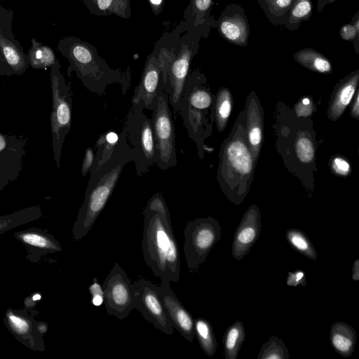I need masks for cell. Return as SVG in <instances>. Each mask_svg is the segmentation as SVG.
Segmentation results:
<instances>
[{
    "label": "cell",
    "mask_w": 359,
    "mask_h": 359,
    "mask_svg": "<svg viewBox=\"0 0 359 359\" xmlns=\"http://www.w3.org/2000/svg\"><path fill=\"white\" fill-rule=\"evenodd\" d=\"M112 2V0H97V5L100 9H107Z\"/></svg>",
    "instance_id": "b9f144b4"
},
{
    "label": "cell",
    "mask_w": 359,
    "mask_h": 359,
    "mask_svg": "<svg viewBox=\"0 0 359 359\" xmlns=\"http://www.w3.org/2000/svg\"><path fill=\"white\" fill-rule=\"evenodd\" d=\"M165 82L155 64L147 66L132 98L133 104H140L144 109L153 110L158 97L165 91Z\"/></svg>",
    "instance_id": "7c38bea8"
},
{
    "label": "cell",
    "mask_w": 359,
    "mask_h": 359,
    "mask_svg": "<svg viewBox=\"0 0 359 359\" xmlns=\"http://www.w3.org/2000/svg\"><path fill=\"white\" fill-rule=\"evenodd\" d=\"M292 0H276L277 4L281 7L285 8L290 5Z\"/></svg>",
    "instance_id": "7bdbcfd3"
},
{
    "label": "cell",
    "mask_w": 359,
    "mask_h": 359,
    "mask_svg": "<svg viewBox=\"0 0 359 359\" xmlns=\"http://www.w3.org/2000/svg\"><path fill=\"white\" fill-rule=\"evenodd\" d=\"M302 104H304V105H308L310 104V100L309 98H304L302 100Z\"/></svg>",
    "instance_id": "f6af8a7d"
},
{
    "label": "cell",
    "mask_w": 359,
    "mask_h": 359,
    "mask_svg": "<svg viewBox=\"0 0 359 359\" xmlns=\"http://www.w3.org/2000/svg\"><path fill=\"white\" fill-rule=\"evenodd\" d=\"M286 284L288 286L297 287L306 285V279L305 273L302 270H297L294 272H289L286 280Z\"/></svg>",
    "instance_id": "1f68e13d"
},
{
    "label": "cell",
    "mask_w": 359,
    "mask_h": 359,
    "mask_svg": "<svg viewBox=\"0 0 359 359\" xmlns=\"http://www.w3.org/2000/svg\"><path fill=\"white\" fill-rule=\"evenodd\" d=\"M0 53L14 75H22L29 66L27 54L25 53L19 41L6 37L1 29Z\"/></svg>",
    "instance_id": "4fadbf2b"
},
{
    "label": "cell",
    "mask_w": 359,
    "mask_h": 359,
    "mask_svg": "<svg viewBox=\"0 0 359 359\" xmlns=\"http://www.w3.org/2000/svg\"><path fill=\"white\" fill-rule=\"evenodd\" d=\"M27 54L29 65L33 69H43L52 67L59 62L53 49L32 38Z\"/></svg>",
    "instance_id": "e0dca14e"
},
{
    "label": "cell",
    "mask_w": 359,
    "mask_h": 359,
    "mask_svg": "<svg viewBox=\"0 0 359 359\" xmlns=\"http://www.w3.org/2000/svg\"><path fill=\"white\" fill-rule=\"evenodd\" d=\"M245 339L242 321L237 320L230 325L223 337L224 353L226 359H236Z\"/></svg>",
    "instance_id": "ac0fdd59"
},
{
    "label": "cell",
    "mask_w": 359,
    "mask_h": 359,
    "mask_svg": "<svg viewBox=\"0 0 359 359\" xmlns=\"http://www.w3.org/2000/svg\"><path fill=\"white\" fill-rule=\"evenodd\" d=\"M194 334L203 352L208 356L214 355L217 343L211 323L203 318L194 319Z\"/></svg>",
    "instance_id": "d6986e66"
},
{
    "label": "cell",
    "mask_w": 359,
    "mask_h": 359,
    "mask_svg": "<svg viewBox=\"0 0 359 359\" xmlns=\"http://www.w3.org/2000/svg\"><path fill=\"white\" fill-rule=\"evenodd\" d=\"M8 316L11 326L18 333L24 334L29 330V324L25 320L13 313H9Z\"/></svg>",
    "instance_id": "d6a6232c"
},
{
    "label": "cell",
    "mask_w": 359,
    "mask_h": 359,
    "mask_svg": "<svg viewBox=\"0 0 359 359\" xmlns=\"http://www.w3.org/2000/svg\"><path fill=\"white\" fill-rule=\"evenodd\" d=\"M165 91L158 97L152 110L151 122L156 146L155 164L166 170L177 165L175 126Z\"/></svg>",
    "instance_id": "8992f818"
},
{
    "label": "cell",
    "mask_w": 359,
    "mask_h": 359,
    "mask_svg": "<svg viewBox=\"0 0 359 359\" xmlns=\"http://www.w3.org/2000/svg\"><path fill=\"white\" fill-rule=\"evenodd\" d=\"M95 153L93 149L91 147H88L86 149L85 155L83 157V160L81 164V175L83 177H85L89 172L91 168L93 160H94Z\"/></svg>",
    "instance_id": "836d02e7"
},
{
    "label": "cell",
    "mask_w": 359,
    "mask_h": 359,
    "mask_svg": "<svg viewBox=\"0 0 359 359\" xmlns=\"http://www.w3.org/2000/svg\"><path fill=\"white\" fill-rule=\"evenodd\" d=\"M330 342L336 352L343 357H349L355 349L356 332L344 322L334 323L330 331Z\"/></svg>",
    "instance_id": "5bb4252c"
},
{
    "label": "cell",
    "mask_w": 359,
    "mask_h": 359,
    "mask_svg": "<svg viewBox=\"0 0 359 359\" xmlns=\"http://www.w3.org/2000/svg\"><path fill=\"white\" fill-rule=\"evenodd\" d=\"M184 235L186 263L189 273H194L221 238V226L218 221L211 217L197 218L187 223Z\"/></svg>",
    "instance_id": "5b68a950"
},
{
    "label": "cell",
    "mask_w": 359,
    "mask_h": 359,
    "mask_svg": "<svg viewBox=\"0 0 359 359\" xmlns=\"http://www.w3.org/2000/svg\"><path fill=\"white\" fill-rule=\"evenodd\" d=\"M333 168L337 173L343 175H347L350 170L349 164L341 158H337L334 160Z\"/></svg>",
    "instance_id": "e575fe53"
},
{
    "label": "cell",
    "mask_w": 359,
    "mask_h": 359,
    "mask_svg": "<svg viewBox=\"0 0 359 359\" xmlns=\"http://www.w3.org/2000/svg\"><path fill=\"white\" fill-rule=\"evenodd\" d=\"M118 135L111 131L102 134L97 139L95 147L94 160L90 170V173L97 170L112 154L117 144Z\"/></svg>",
    "instance_id": "ffe728a7"
},
{
    "label": "cell",
    "mask_w": 359,
    "mask_h": 359,
    "mask_svg": "<svg viewBox=\"0 0 359 359\" xmlns=\"http://www.w3.org/2000/svg\"><path fill=\"white\" fill-rule=\"evenodd\" d=\"M249 140L251 144L258 145L262 140V132L259 128L255 127L252 128L249 133Z\"/></svg>",
    "instance_id": "8d00e7d4"
},
{
    "label": "cell",
    "mask_w": 359,
    "mask_h": 359,
    "mask_svg": "<svg viewBox=\"0 0 359 359\" xmlns=\"http://www.w3.org/2000/svg\"><path fill=\"white\" fill-rule=\"evenodd\" d=\"M25 149H7L0 152V191L15 181L23 167Z\"/></svg>",
    "instance_id": "9a60e30c"
},
{
    "label": "cell",
    "mask_w": 359,
    "mask_h": 359,
    "mask_svg": "<svg viewBox=\"0 0 359 359\" xmlns=\"http://www.w3.org/2000/svg\"><path fill=\"white\" fill-rule=\"evenodd\" d=\"M13 20V11L0 5V29L4 36L9 39H15V37L12 30Z\"/></svg>",
    "instance_id": "4316f807"
},
{
    "label": "cell",
    "mask_w": 359,
    "mask_h": 359,
    "mask_svg": "<svg viewBox=\"0 0 359 359\" xmlns=\"http://www.w3.org/2000/svg\"><path fill=\"white\" fill-rule=\"evenodd\" d=\"M225 154L230 165L237 173L246 176L251 172L252 157L243 142L238 140L231 142L226 148Z\"/></svg>",
    "instance_id": "2e32d148"
},
{
    "label": "cell",
    "mask_w": 359,
    "mask_h": 359,
    "mask_svg": "<svg viewBox=\"0 0 359 359\" xmlns=\"http://www.w3.org/2000/svg\"><path fill=\"white\" fill-rule=\"evenodd\" d=\"M60 63L50 68L52 111L50 132L54 159L57 168L60 167L62 146L72 125V93L61 74Z\"/></svg>",
    "instance_id": "277c9868"
},
{
    "label": "cell",
    "mask_w": 359,
    "mask_h": 359,
    "mask_svg": "<svg viewBox=\"0 0 359 359\" xmlns=\"http://www.w3.org/2000/svg\"><path fill=\"white\" fill-rule=\"evenodd\" d=\"M285 236L288 243L296 251L310 259H317V252L313 245L303 231L298 229H290L286 231Z\"/></svg>",
    "instance_id": "44dd1931"
},
{
    "label": "cell",
    "mask_w": 359,
    "mask_h": 359,
    "mask_svg": "<svg viewBox=\"0 0 359 359\" xmlns=\"http://www.w3.org/2000/svg\"><path fill=\"white\" fill-rule=\"evenodd\" d=\"M144 109L140 104L132 103L123 128L139 176L147 173L156 163L151 118L145 115Z\"/></svg>",
    "instance_id": "3957f363"
},
{
    "label": "cell",
    "mask_w": 359,
    "mask_h": 359,
    "mask_svg": "<svg viewBox=\"0 0 359 359\" xmlns=\"http://www.w3.org/2000/svg\"><path fill=\"white\" fill-rule=\"evenodd\" d=\"M352 279L355 281L359 280V259H356L352 268Z\"/></svg>",
    "instance_id": "ab89813d"
},
{
    "label": "cell",
    "mask_w": 359,
    "mask_h": 359,
    "mask_svg": "<svg viewBox=\"0 0 359 359\" xmlns=\"http://www.w3.org/2000/svg\"><path fill=\"white\" fill-rule=\"evenodd\" d=\"M133 284L135 309L156 329L167 334H172L174 327L161 299L158 285L144 278L139 279Z\"/></svg>",
    "instance_id": "9c48e42d"
},
{
    "label": "cell",
    "mask_w": 359,
    "mask_h": 359,
    "mask_svg": "<svg viewBox=\"0 0 359 359\" xmlns=\"http://www.w3.org/2000/svg\"><path fill=\"white\" fill-rule=\"evenodd\" d=\"M149 1L151 4H153L154 5H159L162 1V0H149Z\"/></svg>",
    "instance_id": "ee69618b"
},
{
    "label": "cell",
    "mask_w": 359,
    "mask_h": 359,
    "mask_svg": "<svg viewBox=\"0 0 359 359\" xmlns=\"http://www.w3.org/2000/svg\"><path fill=\"white\" fill-rule=\"evenodd\" d=\"M102 288L104 304L109 315L123 320L135 309L133 284L118 262L104 279Z\"/></svg>",
    "instance_id": "52a82bcc"
},
{
    "label": "cell",
    "mask_w": 359,
    "mask_h": 359,
    "mask_svg": "<svg viewBox=\"0 0 359 359\" xmlns=\"http://www.w3.org/2000/svg\"><path fill=\"white\" fill-rule=\"evenodd\" d=\"M27 139L24 137L8 135L0 132V152L7 149H25Z\"/></svg>",
    "instance_id": "cb8c5ba5"
},
{
    "label": "cell",
    "mask_w": 359,
    "mask_h": 359,
    "mask_svg": "<svg viewBox=\"0 0 359 359\" xmlns=\"http://www.w3.org/2000/svg\"><path fill=\"white\" fill-rule=\"evenodd\" d=\"M221 30L224 36L230 40H236L241 36L240 27L234 22L225 21L221 25Z\"/></svg>",
    "instance_id": "4dcf8cb0"
},
{
    "label": "cell",
    "mask_w": 359,
    "mask_h": 359,
    "mask_svg": "<svg viewBox=\"0 0 359 359\" xmlns=\"http://www.w3.org/2000/svg\"><path fill=\"white\" fill-rule=\"evenodd\" d=\"M22 240L33 246H36L39 248H52L54 250L57 249L53 244H51L48 241H47L44 237L37 235L35 233H26L21 236Z\"/></svg>",
    "instance_id": "f546056e"
},
{
    "label": "cell",
    "mask_w": 359,
    "mask_h": 359,
    "mask_svg": "<svg viewBox=\"0 0 359 359\" xmlns=\"http://www.w3.org/2000/svg\"><path fill=\"white\" fill-rule=\"evenodd\" d=\"M297 156L304 163H309L313 158L314 148L311 141L306 137L298 140L296 144Z\"/></svg>",
    "instance_id": "d4e9b609"
},
{
    "label": "cell",
    "mask_w": 359,
    "mask_h": 359,
    "mask_svg": "<svg viewBox=\"0 0 359 359\" xmlns=\"http://www.w3.org/2000/svg\"><path fill=\"white\" fill-rule=\"evenodd\" d=\"M311 11V4L309 1H302L298 4L292 11V15L297 18L304 17Z\"/></svg>",
    "instance_id": "d590c367"
},
{
    "label": "cell",
    "mask_w": 359,
    "mask_h": 359,
    "mask_svg": "<svg viewBox=\"0 0 359 359\" xmlns=\"http://www.w3.org/2000/svg\"><path fill=\"white\" fill-rule=\"evenodd\" d=\"M88 290L91 296V304L95 306H101L104 303V291L102 285L100 284L96 278H93Z\"/></svg>",
    "instance_id": "f1b7e54d"
},
{
    "label": "cell",
    "mask_w": 359,
    "mask_h": 359,
    "mask_svg": "<svg viewBox=\"0 0 359 359\" xmlns=\"http://www.w3.org/2000/svg\"><path fill=\"white\" fill-rule=\"evenodd\" d=\"M158 292L172 327L186 340L192 342L195 337L194 319L172 290L170 282L161 281Z\"/></svg>",
    "instance_id": "30bf717a"
},
{
    "label": "cell",
    "mask_w": 359,
    "mask_h": 359,
    "mask_svg": "<svg viewBox=\"0 0 359 359\" xmlns=\"http://www.w3.org/2000/svg\"><path fill=\"white\" fill-rule=\"evenodd\" d=\"M144 208L152 212L163 214L168 218H171L168 208L161 193L157 192L154 194L149 199Z\"/></svg>",
    "instance_id": "484cf974"
},
{
    "label": "cell",
    "mask_w": 359,
    "mask_h": 359,
    "mask_svg": "<svg viewBox=\"0 0 359 359\" xmlns=\"http://www.w3.org/2000/svg\"><path fill=\"white\" fill-rule=\"evenodd\" d=\"M313 65L320 72H326L330 69V64L329 62L321 57L316 58Z\"/></svg>",
    "instance_id": "74e56055"
},
{
    "label": "cell",
    "mask_w": 359,
    "mask_h": 359,
    "mask_svg": "<svg viewBox=\"0 0 359 359\" xmlns=\"http://www.w3.org/2000/svg\"><path fill=\"white\" fill-rule=\"evenodd\" d=\"M212 97L208 90L198 83L186 80L180 111L183 124L189 136L200 148L204 125V112L212 104Z\"/></svg>",
    "instance_id": "ba28073f"
},
{
    "label": "cell",
    "mask_w": 359,
    "mask_h": 359,
    "mask_svg": "<svg viewBox=\"0 0 359 359\" xmlns=\"http://www.w3.org/2000/svg\"><path fill=\"white\" fill-rule=\"evenodd\" d=\"M217 118L221 122L225 121L231 112V102L229 98L222 93L217 100Z\"/></svg>",
    "instance_id": "83f0119b"
},
{
    "label": "cell",
    "mask_w": 359,
    "mask_h": 359,
    "mask_svg": "<svg viewBox=\"0 0 359 359\" xmlns=\"http://www.w3.org/2000/svg\"><path fill=\"white\" fill-rule=\"evenodd\" d=\"M12 75H13L12 70L0 53V76H11Z\"/></svg>",
    "instance_id": "f35d334b"
},
{
    "label": "cell",
    "mask_w": 359,
    "mask_h": 359,
    "mask_svg": "<svg viewBox=\"0 0 359 359\" xmlns=\"http://www.w3.org/2000/svg\"><path fill=\"white\" fill-rule=\"evenodd\" d=\"M143 217L142 248L145 264L161 281L177 283L180 259L171 218L146 208Z\"/></svg>",
    "instance_id": "7a4b0ae2"
},
{
    "label": "cell",
    "mask_w": 359,
    "mask_h": 359,
    "mask_svg": "<svg viewBox=\"0 0 359 359\" xmlns=\"http://www.w3.org/2000/svg\"><path fill=\"white\" fill-rule=\"evenodd\" d=\"M289 357L287 347L283 341L276 336H271L262 346L257 359H287Z\"/></svg>",
    "instance_id": "7402d4cb"
},
{
    "label": "cell",
    "mask_w": 359,
    "mask_h": 359,
    "mask_svg": "<svg viewBox=\"0 0 359 359\" xmlns=\"http://www.w3.org/2000/svg\"><path fill=\"white\" fill-rule=\"evenodd\" d=\"M211 0H196V7L201 11L206 10L210 4Z\"/></svg>",
    "instance_id": "60d3db41"
},
{
    "label": "cell",
    "mask_w": 359,
    "mask_h": 359,
    "mask_svg": "<svg viewBox=\"0 0 359 359\" xmlns=\"http://www.w3.org/2000/svg\"><path fill=\"white\" fill-rule=\"evenodd\" d=\"M260 212L251 206L244 214L236 229L231 248L233 257L241 260L251 250L261 232Z\"/></svg>",
    "instance_id": "8fae6325"
},
{
    "label": "cell",
    "mask_w": 359,
    "mask_h": 359,
    "mask_svg": "<svg viewBox=\"0 0 359 359\" xmlns=\"http://www.w3.org/2000/svg\"><path fill=\"white\" fill-rule=\"evenodd\" d=\"M130 161L131 151L123 130L111 156L90 173L84 200L74 225L76 239L90 231L111 197L123 168Z\"/></svg>",
    "instance_id": "6da1fadb"
},
{
    "label": "cell",
    "mask_w": 359,
    "mask_h": 359,
    "mask_svg": "<svg viewBox=\"0 0 359 359\" xmlns=\"http://www.w3.org/2000/svg\"><path fill=\"white\" fill-rule=\"evenodd\" d=\"M355 89V82L345 85L337 93L333 103V111L339 115L350 103Z\"/></svg>",
    "instance_id": "603a6c76"
}]
</instances>
